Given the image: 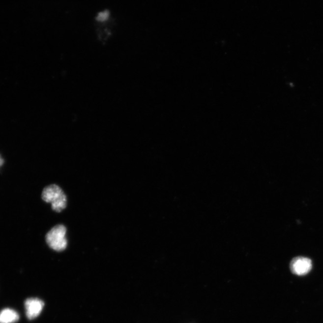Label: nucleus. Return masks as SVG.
<instances>
[{
    "instance_id": "obj_1",
    "label": "nucleus",
    "mask_w": 323,
    "mask_h": 323,
    "mask_svg": "<svg viewBox=\"0 0 323 323\" xmlns=\"http://www.w3.org/2000/svg\"><path fill=\"white\" fill-rule=\"evenodd\" d=\"M41 198L46 203L51 204L52 209L57 212H61L67 207V196L57 184L46 187L43 190Z\"/></svg>"
},
{
    "instance_id": "obj_5",
    "label": "nucleus",
    "mask_w": 323,
    "mask_h": 323,
    "mask_svg": "<svg viewBox=\"0 0 323 323\" xmlns=\"http://www.w3.org/2000/svg\"><path fill=\"white\" fill-rule=\"evenodd\" d=\"M19 319L18 313L11 309H4L0 312V323H14Z\"/></svg>"
},
{
    "instance_id": "obj_4",
    "label": "nucleus",
    "mask_w": 323,
    "mask_h": 323,
    "mask_svg": "<svg viewBox=\"0 0 323 323\" xmlns=\"http://www.w3.org/2000/svg\"><path fill=\"white\" fill-rule=\"evenodd\" d=\"M26 314L28 318L30 320L37 318L42 311L44 303L42 300L36 298L27 299L25 302Z\"/></svg>"
},
{
    "instance_id": "obj_3",
    "label": "nucleus",
    "mask_w": 323,
    "mask_h": 323,
    "mask_svg": "<svg viewBox=\"0 0 323 323\" xmlns=\"http://www.w3.org/2000/svg\"><path fill=\"white\" fill-rule=\"evenodd\" d=\"M313 267L312 261L310 259L304 257H297L291 262V269L294 274L305 275L308 274Z\"/></svg>"
},
{
    "instance_id": "obj_2",
    "label": "nucleus",
    "mask_w": 323,
    "mask_h": 323,
    "mask_svg": "<svg viewBox=\"0 0 323 323\" xmlns=\"http://www.w3.org/2000/svg\"><path fill=\"white\" fill-rule=\"evenodd\" d=\"M67 228L63 225H57L52 228L46 235V242L51 249L60 252L67 247L66 238Z\"/></svg>"
},
{
    "instance_id": "obj_6",
    "label": "nucleus",
    "mask_w": 323,
    "mask_h": 323,
    "mask_svg": "<svg viewBox=\"0 0 323 323\" xmlns=\"http://www.w3.org/2000/svg\"><path fill=\"white\" fill-rule=\"evenodd\" d=\"M3 163H4V160L2 159L1 155H0V167L2 166V164H3Z\"/></svg>"
}]
</instances>
